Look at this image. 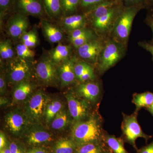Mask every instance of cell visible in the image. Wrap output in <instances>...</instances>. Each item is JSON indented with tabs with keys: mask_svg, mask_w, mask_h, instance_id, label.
<instances>
[{
	"mask_svg": "<svg viewBox=\"0 0 153 153\" xmlns=\"http://www.w3.org/2000/svg\"><path fill=\"white\" fill-rule=\"evenodd\" d=\"M105 133L103 120L97 109L94 111L87 118L71 124V139L76 147L89 143L104 141Z\"/></svg>",
	"mask_w": 153,
	"mask_h": 153,
	"instance_id": "cell-1",
	"label": "cell"
},
{
	"mask_svg": "<svg viewBox=\"0 0 153 153\" xmlns=\"http://www.w3.org/2000/svg\"><path fill=\"white\" fill-rule=\"evenodd\" d=\"M145 8L141 6L124 7L117 18L109 37L126 46L134 19L139 12Z\"/></svg>",
	"mask_w": 153,
	"mask_h": 153,
	"instance_id": "cell-2",
	"label": "cell"
},
{
	"mask_svg": "<svg viewBox=\"0 0 153 153\" xmlns=\"http://www.w3.org/2000/svg\"><path fill=\"white\" fill-rule=\"evenodd\" d=\"M126 48L123 44L107 37L96 63L99 73L103 74L115 65L124 56Z\"/></svg>",
	"mask_w": 153,
	"mask_h": 153,
	"instance_id": "cell-3",
	"label": "cell"
},
{
	"mask_svg": "<svg viewBox=\"0 0 153 153\" xmlns=\"http://www.w3.org/2000/svg\"><path fill=\"white\" fill-rule=\"evenodd\" d=\"M50 98L45 91L38 89L23 103L22 109L31 125L44 123L45 110Z\"/></svg>",
	"mask_w": 153,
	"mask_h": 153,
	"instance_id": "cell-4",
	"label": "cell"
},
{
	"mask_svg": "<svg viewBox=\"0 0 153 153\" xmlns=\"http://www.w3.org/2000/svg\"><path fill=\"white\" fill-rule=\"evenodd\" d=\"M33 62L16 56L7 62L5 76L8 86L13 88L19 82L30 79L33 74Z\"/></svg>",
	"mask_w": 153,
	"mask_h": 153,
	"instance_id": "cell-5",
	"label": "cell"
},
{
	"mask_svg": "<svg viewBox=\"0 0 153 153\" xmlns=\"http://www.w3.org/2000/svg\"><path fill=\"white\" fill-rule=\"evenodd\" d=\"M33 74L36 80L43 85L55 86L60 85L57 66L48 55L41 57L34 65Z\"/></svg>",
	"mask_w": 153,
	"mask_h": 153,
	"instance_id": "cell-6",
	"label": "cell"
},
{
	"mask_svg": "<svg viewBox=\"0 0 153 153\" xmlns=\"http://www.w3.org/2000/svg\"><path fill=\"white\" fill-rule=\"evenodd\" d=\"M138 111H135L133 114L128 115L123 113V120L121 124V129L123 140L132 146L137 151L138 150L136 141L138 138H143L146 141L152 137L143 131L137 120Z\"/></svg>",
	"mask_w": 153,
	"mask_h": 153,
	"instance_id": "cell-7",
	"label": "cell"
},
{
	"mask_svg": "<svg viewBox=\"0 0 153 153\" xmlns=\"http://www.w3.org/2000/svg\"><path fill=\"white\" fill-rule=\"evenodd\" d=\"M65 97L72 123L84 120L93 113L92 105L77 96L73 91H68L65 94Z\"/></svg>",
	"mask_w": 153,
	"mask_h": 153,
	"instance_id": "cell-8",
	"label": "cell"
},
{
	"mask_svg": "<svg viewBox=\"0 0 153 153\" xmlns=\"http://www.w3.org/2000/svg\"><path fill=\"white\" fill-rule=\"evenodd\" d=\"M124 8L122 3H120L109 13L100 18L90 22L91 29L99 36L109 37L117 18Z\"/></svg>",
	"mask_w": 153,
	"mask_h": 153,
	"instance_id": "cell-9",
	"label": "cell"
},
{
	"mask_svg": "<svg viewBox=\"0 0 153 153\" xmlns=\"http://www.w3.org/2000/svg\"><path fill=\"white\" fill-rule=\"evenodd\" d=\"M4 127L6 130L15 136L24 135L31 124L24 111L16 108L9 111L4 117Z\"/></svg>",
	"mask_w": 153,
	"mask_h": 153,
	"instance_id": "cell-10",
	"label": "cell"
},
{
	"mask_svg": "<svg viewBox=\"0 0 153 153\" xmlns=\"http://www.w3.org/2000/svg\"><path fill=\"white\" fill-rule=\"evenodd\" d=\"M107 37L99 36L76 49L78 57L82 61L96 65L99 55L104 47Z\"/></svg>",
	"mask_w": 153,
	"mask_h": 153,
	"instance_id": "cell-11",
	"label": "cell"
},
{
	"mask_svg": "<svg viewBox=\"0 0 153 153\" xmlns=\"http://www.w3.org/2000/svg\"><path fill=\"white\" fill-rule=\"evenodd\" d=\"M11 12L43 19L48 17L42 0H15Z\"/></svg>",
	"mask_w": 153,
	"mask_h": 153,
	"instance_id": "cell-12",
	"label": "cell"
},
{
	"mask_svg": "<svg viewBox=\"0 0 153 153\" xmlns=\"http://www.w3.org/2000/svg\"><path fill=\"white\" fill-rule=\"evenodd\" d=\"M50 130L43 124L31 125L24 135L28 145L37 146L52 141L53 136Z\"/></svg>",
	"mask_w": 153,
	"mask_h": 153,
	"instance_id": "cell-13",
	"label": "cell"
},
{
	"mask_svg": "<svg viewBox=\"0 0 153 153\" xmlns=\"http://www.w3.org/2000/svg\"><path fill=\"white\" fill-rule=\"evenodd\" d=\"M29 25L30 22L27 16L13 13L7 22L6 31L11 38L18 40L27 32Z\"/></svg>",
	"mask_w": 153,
	"mask_h": 153,
	"instance_id": "cell-14",
	"label": "cell"
},
{
	"mask_svg": "<svg viewBox=\"0 0 153 153\" xmlns=\"http://www.w3.org/2000/svg\"><path fill=\"white\" fill-rule=\"evenodd\" d=\"M75 94L93 105L101 96V88L98 82L94 81L79 82L73 90Z\"/></svg>",
	"mask_w": 153,
	"mask_h": 153,
	"instance_id": "cell-15",
	"label": "cell"
},
{
	"mask_svg": "<svg viewBox=\"0 0 153 153\" xmlns=\"http://www.w3.org/2000/svg\"><path fill=\"white\" fill-rule=\"evenodd\" d=\"M77 60L76 57H71L57 66V73L61 87H67L76 80L74 67Z\"/></svg>",
	"mask_w": 153,
	"mask_h": 153,
	"instance_id": "cell-16",
	"label": "cell"
},
{
	"mask_svg": "<svg viewBox=\"0 0 153 153\" xmlns=\"http://www.w3.org/2000/svg\"><path fill=\"white\" fill-rule=\"evenodd\" d=\"M59 20L62 30L68 34L74 30L85 27L88 23L85 13L81 12L71 16L62 17Z\"/></svg>",
	"mask_w": 153,
	"mask_h": 153,
	"instance_id": "cell-17",
	"label": "cell"
},
{
	"mask_svg": "<svg viewBox=\"0 0 153 153\" xmlns=\"http://www.w3.org/2000/svg\"><path fill=\"white\" fill-rule=\"evenodd\" d=\"M36 85L31 79L19 82L13 88V102L24 103L36 91Z\"/></svg>",
	"mask_w": 153,
	"mask_h": 153,
	"instance_id": "cell-18",
	"label": "cell"
},
{
	"mask_svg": "<svg viewBox=\"0 0 153 153\" xmlns=\"http://www.w3.org/2000/svg\"><path fill=\"white\" fill-rule=\"evenodd\" d=\"M41 25L44 37L50 43H59L64 38V35L62 30L49 21L43 19Z\"/></svg>",
	"mask_w": 153,
	"mask_h": 153,
	"instance_id": "cell-19",
	"label": "cell"
},
{
	"mask_svg": "<svg viewBox=\"0 0 153 153\" xmlns=\"http://www.w3.org/2000/svg\"><path fill=\"white\" fill-rule=\"evenodd\" d=\"M72 47L59 43L57 47L50 50L49 56L53 63L57 66L71 57Z\"/></svg>",
	"mask_w": 153,
	"mask_h": 153,
	"instance_id": "cell-20",
	"label": "cell"
},
{
	"mask_svg": "<svg viewBox=\"0 0 153 153\" xmlns=\"http://www.w3.org/2000/svg\"><path fill=\"white\" fill-rule=\"evenodd\" d=\"M120 3L119 1L102 3L90 9L86 13L88 23L106 15Z\"/></svg>",
	"mask_w": 153,
	"mask_h": 153,
	"instance_id": "cell-21",
	"label": "cell"
},
{
	"mask_svg": "<svg viewBox=\"0 0 153 153\" xmlns=\"http://www.w3.org/2000/svg\"><path fill=\"white\" fill-rule=\"evenodd\" d=\"M63 101L59 98H50L47 103L44 116V123L49 126L52 120L65 108Z\"/></svg>",
	"mask_w": 153,
	"mask_h": 153,
	"instance_id": "cell-22",
	"label": "cell"
},
{
	"mask_svg": "<svg viewBox=\"0 0 153 153\" xmlns=\"http://www.w3.org/2000/svg\"><path fill=\"white\" fill-rule=\"evenodd\" d=\"M71 123L72 124L68 109L65 107L55 116L49 126L51 130L61 131L67 128Z\"/></svg>",
	"mask_w": 153,
	"mask_h": 153,
	"instance_id": "cell-23",
	"label": "cell"
},
{
	"mask_svg": "<svg viewBox=\"0 0 153 153\" xmlns=\"http://www.w3.org/2000/svg\"><path fill=\"white\" fill-rule=\"evenodd\" d=\"M48 18L60 20L63 17L60 0H42Z\"/></svg>",
	"mask_w": 153,
	"mask_h": 153,
	"instance_id": "cell-24",
	"label": "cell"
},
{
	"mask_svg": "<svg viewBox=\"0 0 153 153\" xmlns=\"http://www.w3.org/2000/svg\"><path fill=\"white\" fill-rule=\"evenodd\" d=\"M133 103L135 105L136 111H139L143 108H147L153 102V93L146 91L142 93H134L133 95Z\"/></svg>",
	"mask_w": 153,
	"mask_h": 153,
	"instance_id": "cell-25",
	"label": "cell"
},
{
	"mask_svg": "<svg viewBox=\"0 0 153 153\" xmlns=\"http://www.w3.org/2000/svg\"><path fill=\"white\" fill-rule=\"evenodd\" d=\"M104 141L113 153H129L124 147L123 139L105 132Z\"/></svg>",
	"mask_w": 153,
	"mask_h": 153,
	"instance_id": "cell-26",
	"label": "cell"
},
{
	"mask_svg": "<svg viewBox=\"0 0 153 153\" xmlns=\"http://www.w3.org/2000/svg\"><path fill=\"white\" fill-rule=\"evenodd\" d=\"M105 143H91L76 147V153H107L105 148Z\"/></svg>",
	"mask_w": 153,
	"mask_h": 153,
	"instance_id": "cell-27",
	"label": "cell"
},
{
	"mask_svg": "<svg viewBox=\"0 0 153 153\" xmlns=\"http://www.w3.org/2000/svg\"><path fill=\"white\" fill-rule=\"evenodd\" d=\"M16 56V49H14L11 40L9 39L1 40L0 42L1 59L7 62Z\"/></svg>",
	"mask_w": 153,
	"mask_h": 153,
	"instance_id": "cell-28",
	"label": "cell"
},
{
	"mask_svg": "<svg viewBox=\"0 0 153 153\" xmlns=\"http://www.w3.org/2000/svg\"><path fill=\"white\" fill-rule=\"evenodd\" d=\"M63 17L74 15L80 10V0H60Z\"/></svg>",
	"mask_w": 153,
	"mask_h": 153,
	"instance_id": "cell-29",
	"label": "cell"
},
{
	"mask_svg": "<svg viewBox=\"0 0 153 153\" xmlns=\"http://www.w3.org/2000/svg\"><path fill=\"white\" fill-rule=\"evenodd\" d=\"M76 146L72 140L63 138L58 140L54 146L55 153H73Z\"/></svg>",
	"mask_w": 153,
	"mask_h": 153,
	"instance_id": "cell-30",
	"label": "cell"
},
{
	"mask_svg": "<svg viewBox=\"0 0 153 153\" xmlns=\"http://www.w3.org/2000/svg\"><path fill=\"white\" fill-rule=\"evenodd\" d=\"M15 49L17 56L30 62H33L35 53L30 48L21 42L17 44Z\"/></svg>",
	"mask_w": 153,
	"mask_h": 153,
	"instance_id": "cell-31",
	"label": "cell"
},
{
	"mask_svg": "<svg viewBox=\"0 0 153 153\" xmlns=\"http://www.w3.org/2000/svg\"><path fill=\"white\" fill-rule=\"evenodd\" d=\"M21 43L29 48H35L38 44V35L36 31L32 30L26 32L20 38Z\"/></svg>",
	"mask_w": 153,
	"mask_h": 153,
	"instance_id": "cell-32",
	"label": "cell"
},
{
	"mask_svg": "<svg viewBox=\"0 0 153 153\" xmlns=\"http://www.w3.org/2000/svg\"><path fill=\"white\" fill-rule=\"evenodd\" d=\"M118 0H80V10L85 13L90 9L102 3L116 1Z\"/></svg>",
	"mask_w": 153,
	"mask_h": 153,
	"instance_id": "cell-33",
	"label": "cell"
},
{
	"mask_svg": "<svg viewBox=\"0 0 153 153\" xmlns=\"http://www.w3.org/2000/svg\"><path fill=\"white\" fill-rule=\"evenodd\" d=\"M92 67H93L89 63L82 60H76L74 67L76 80H78L82 74H84L86 71Z\"/></svg>",
	"mask_w": 153,
	"mask_h": 153,
	"instance_id": "cell-34",
	"label": "cell"
},
{
	"mask_svg": "<svg viewBox=\"0 0 153 153\" xmlns=\"http://www.w3.org/2000/svg\"><path fill=\"white\" fill-rule=\"evenodd\" d=\"M99 36L96 34V33L94 32V33L88 34L86 36H82V37L77 38L75 40H72L70 42H71L72 46L76 49L79 48V47H81L83 44L87 43L88 41L97 38Z\"/></svg>",
	"mask_w": 153,
	"mask_h": 153,
	"instance_id": "cell-35",
	"label": "cell"
},
{
	"mask_svg": "<svg viewBox=\"0 0 153 153\" xmlns=\"http://www.w3.org/2000/svg\"><path fill=\"white\" fill-rule=\"evenodd\" d=\"M94 30L91 28L85 27L81 28L74 30L73 32L68 34V38L69 41L75 40L82 36H86L88 34L94 33Z\"/></svg>",
	"mask_w": 153,
	"mask_h": 153,
	"instance_id": "cell-36",
	"label": "cell"
},
{
	"mask_svg": "<svg viewBox=\"0 0 153 153\" xmlns=\"http://www.w3.org/2000/svg\"><path fill=\"white\" fill-rule=\"evenodd\" d=\"M124 7L141 6L146 8L150 5L148 0H118Z\"/></svg>",
	"mask_w": 153,
	"mask_h": 153,
	"instance_id": "cell-37",
	"label": "cell"
},
{
	"mask_svg": "<svg viewBox=\"0 0 153 153\" xmlns=\"http://www.w3.org/2000/svg\"><path fill=\"white\" fill-rule=\"evenodd\" d=\"M15 0H0L1 17L5 16L7 13L12 12Z\"/></svg>",
	"mask_w": 153,
	"mask_h": 153,
	"instance_id": "cell-38",
	"label": "cell"
},
{
	"mask_svg": "<svg viewBox=\"0 0 153 153\" xmlns=\"http://www.w3.org/2000/svg\"><path fill=\"white\" fill-rule=\"evenodd\" d=\"M96 78L94 70L93 67L88 70L84 74L80 76L77 81L79 82H88V81H94Z\"/></svg>",
	"mask_w": 153,
	"mask_h": 153,
	"instance_id": "cell-39",
	"label": "cell"
},
{
	"mask_svg": "<svg viewBox=\"0 0 153 153\" xmlns=\"http://www.w3.org/2000/svg\"><path fill=\"white\" fill-rule=\"evenodd\" d=\"M7 86L5 73L1 71L0 76V93L1 97H5L7 94Z\"/></svg>",
	"mask_w": 153,
	"mask_h": 153,
	"instance_id": "cell-40",
	"label": "cell"
},
{
	"mask_svg": "<svg viewBox=\"0 0 153 153\" xmlns=\"http://www.w3.org/2000/svg\"><path fill=\"white\" fill-rule=\"evenodd\" d=\"M11 153H23L21 147L16 142H12L9 146Z\"/></svg>",
	"mask_w": 153,
	"mask_h": 153,
	"instance_id": "cell-41",
	"label": "cell"
},
{
	"mask_svg": "<svg viewBox=\"0 0 153 153\" xmlns=\"http://www.w3.org/2000/svg\"><path fill=\"white\" fill-rule=\"evenodd\" d=\"M137 153H153V142L138 150Z\"/></svg>",
	"mask_w": 153,
	"mask_h": 153,
	"instance_id": "cell-42",
	"label": "cell"
},
{
	"mask_svg": "<svg viewBox=\"0 0 153 153\" xmlns=\"http://www.w3.org/2000/svg\"><path fill=\"white\" fill-rule=\"evenodd\" d=\"M7 144V138L5 134L1 131L0 133V149L1 150L5 148Z\"/></svg>",
	"mask_w": 153,
	"mask_h": 153,
	"instance_id": "cell-43",
	"label": "cell"
},
{
	"mask_svg": "<svg viewBox=\"0 0 153 153\" xmlns=\"http://www.w3.org/2000/svg\"><path fill=\"white\" fill-rule=\"evenodd\" d=\"M139 45L144 49H146L147 51L150 52L152 56L153 60V46L152 44L146 43V42H141L139 43Z\"/></svg>",
	"mask_w": 153,
	"mask_h": 153,
	"instance_id": "cell-44",
	"label": "cell"
},
{
	"mask_svg": "<svg viewBox=\"0 0 153 153\" xmlns=\"http://www.w3.org/2000/svg\"><path fill=\"white\" fill-rule=\"evenodd\" d=\"M26 153H48L47 151L43 148H34L29 150Z\"/></svg>",
	"mask_w": 153,
	"mask_h": 153,
	"instance_id": "cell-45",
	"label": "cell"
},
{
	"mask_svg": "<svg viewBox=\"0 0 153 153\" xmlns=\"http://www.w3.org/2000/svg\"><path fill=\"white\" fill-rule=\"evenodd\" d=\"M8 103V100L5 97H1V106H5Z\"/></svg>",
	"mask_w": 153,
	"mask_h": 153,
	"instance_id": "cell-46",
	"label": "cell"
},
{
	"mask_svg": "<svg viewBox=\"0 0 153 153\" xmlns=\"http://www.w3.org/2000/svg\"><path fill=\"white\" fill-rule=\"evenodd\" d=\"M0 153H11L10 148L5 147L0 151Z\"/></svg>",
	"mask_w": 153,
	"mask_h": 153,
	"instance_id": "cell-47",
	"label": "cell"
},
{
	"mask_svg": "<svg viewBox=\"0 0 153 153\" xmlns=\"http://www.w3.org/2000/svg\"><path fill=\"white\" fill-rule=\"evenodd\" d=\"M146 109L153 117V102L152 104L150 106H149L147 108H146Z\"/></svg>",
	"mask_w": 153,
	"mask_h": 153,
	"instance_id": "cell-48",
	"label": "cell"
},
{
	"mask_svg": "<svg viewBox=\"0 0 153 153\" xmlns=\"http://www.w3.org/2000/svg\"><path fill=\"white\" fill-rule=\"evenodd\" d=\"M151 19H152V21H151V27L153 33V16L152 15V17H151Z\"/></svg>",
	"mask_w": 153,
	"mask_h": 153,
	"instance_id": "cell-49",
	"label": "cell"
},
{
	"mask_svg": "<svg viewBox=\"0 0 153 153\" xmlns=\"http://www.w3.org/2000/svg\"><path fill=\"white\" fill-rule=\"evenodd\" d=\"M148 1L149 2L150 4H153V0H148Z\"/></svg>",
	"mask_w": 153,
	"mask_h": 153,
	"instance_id": "cell-50",
	"label": "cell"
},
{
	"mask_svg": "<svg viewBox=\"0 0 153 153\" xmlns=\"http://www.w3.org/2000/svg\"><path fill=\"white\" fill-rule=\"evenodd\" d=\"M107 153H112V152H108Z\"/></svg>",
	"mask_w": 153,
	"mask_h": 153,
	"instance_id": "cell-51",
	"label": "cell"
},
{
	"mask_svg": "<svg viewBox=\"0 0 153 153\" xmlns=\"http://www.w3.org/2000/svg\"><path fill=\"white\" fill-rule=\"evenodd\" d=\"M152 45H153V44H152Z\"/></svg>",
	"mask_w": 153,
	"mask_h": 153,
	"instance_id": "cell-52",
	"label": "cell"
},
{
	"mask_svg": "<svg viewBox=\"0 0 153 153\" xmlns=\"http://www.w3.org/2000/svg\"><path fill=\"white\" fill-rule=\"evenodd\" d=\"M152 16H153V14H152Z\"/></svg>",
	"mask_w": 153,
	"mask_h": 153,
	"instance_id": "cell-53",
	"label": "cell"
}]
</instances>
